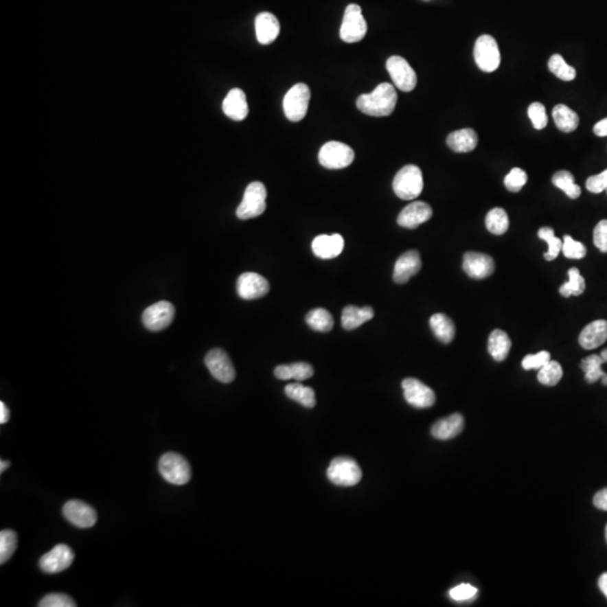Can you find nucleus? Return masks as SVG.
<instances>
[{
    "mask_svg": "<svg viewBox=\"0 0 607 607\" xmlns=\"http://www.w3.org/2000/svg\"><path fill=\"white\" fill-rule=\"evenodd\" d=\"M397 104V93L393 84L384 82L372 93H363L356 100V107L363 114L384 117L393 114Z\"/></svg>",
    "mask_w": 607,
    "mask_h": 607,
    "instance_id": "1",
    "label": "nucleus"
},
{
    "mask_svg": "<svg viewBox=\"0 0 607 607\" xmlns=\"http://www.w3.org/2000/svg\"><path fill=\"white\" fill-rule=\"evenodd\" d=\"M423 174L417 165H409L402 168L393 178V190L397 197L412 201L423 192Z\"/></svg>",
    "mask_w": 607,
    "mask_h": 607,
    "instance_id": "2",
    "label": "nucleus"
},
{
    "mask_svg": "<svg viewBox=\"0 0 607 607\" xmlns=\"http://www.w3.org/2000/svg\"><path fill=\"white\" fill-rule=\"evenodd\" d=\"M159 471L168 483L174 486L186 485L192 478V468L187 459L179 453H168L159 461Z\"/></svg>",
    "mask_w": 607,
    "mask_h": 607,
    "instance_id": "3",
    "label": "nucleus"
},
{
    "mask_svg": "<svg viewBox=\"0 0 607 607\" xmlns=\"http://www.w3.org/2000/svg\"><path fill=\"white\" fill-rule=\"evenodd\" d=\"M326 474L332 483L342 487L356 486L363 478V471L359 465L350 457L333 459Z\"/></svg>",
    "mask_w": 607,
    "mask_h": 607,
    "instance_id": "4",
    "label": "nucleus"
},
{
    "mask_svg": "<svg viewBox=\"0 0 607 607\" xmlns=\"http://www.w3.org/2000/svg\"><path fill=\"white\" fill-rule=\"evenodd\" d=\"M266 190L264 183L254 181L244 192L241 204L236 209L240 220H251L264 214L266 208Z\"/></svg>",
    "mask_w": 607,
    "mask_h": 607,
    "instance_id": "5",
    "label": "nucleus"
},
{
    "mask_svg": "<svg viewBox=\"0 0 607 607\" xmlns=\"http://www.w3.org/2000/svg\"><path fill=\"white\" fill-rule=\"evenodd\" d=\"M368 26L359 5L351 3L345 8L340 36L345 43H356L366 36Z\"/></svg>",
    "mask_w": 607,
    "mask_h": 607,
    "instance_id": "6",
    "label": "nucleus"
},
{
    "mask_svg": "<svg viewBox=\"0 0 607 607\" xmlns=\"http://www.w3.org/2000/svg\"><path fill=\"white\" fill-rule=\"evenodd\" d=\"M354 152L350 146L342 142L331 141L321 148L319 161L323 167L332 170L344 169L354 162Z\"/></svg>",
    "mask_w": 607,
    "mask_h": 607,
    "instance_id": "7",
    "label": "nucleus"
},
{
    "mask_svg": "<svg viewBox=\"0 0 607 607\" xmlns=\"http://www.w3.org/2000/svg\"><path fill=\"white\" fill-rule=\"evenodd\" d=\"M310 90L305 84L293 86L284 98V112L290 122H301L310 106Z\"/></svg>",
    "mask_w": 607,
    "mask_h": 607,
    "instance_id": "8",
    "label": "nucleus"
},
{
    "mask_svg": "<svg viewBox=\"0 0 607 607\" xmlns=\"http://www.w3.org/2000/svg\"><path fill=\"white\" fill-rule=\"evenodd\" d=\"M474 61L481 70L493 72L501 65L499 44L490 35H481L474 43Z\"/></svg>",
    "mask_w": 607,
    "mask_h": 607,
    "instance_id": "9",
    "label": "nucleus"
},
{
    "mask_svg": "<svg viewBox=\"0 0 607 607\" xmlns=\"http://www.w3.org/2000/svg\"><path fill=\"white\" fill-rule=\"evenodd\" d=\"M386 68L391 80L398 89L404 93H409L415 89L417 76L404 58L398 56H391L387 60Z\"/></svg>",
    "mask_w": 607,
    "mask_h": 607,
    "instance_id": "10",
    "label": "nucleus"
},
{
    "mask_svg": "<svg viewBox=\"0 0 607 607\" xmlns=\"http://www.w3.org/2000/svg\"><path fill=\"white\" fill-rule=\"evenodd\" d=\"M176 310L169 301H158L148 307L142 315V322L152 332L167 329L174 321Z\"/></svg>",
    "mask_w": 607,
    "mask_h": 607,
    "instance_id": "11",
    "label": "nucleus"
},
{
    "mask_svg": "<svg viewBox=\"0 0 607 607\" xmlns=\"http://www.w3.org/2000/svg\"><path fill=\"white\" fill-rule=\"evenodd\" d=\"M75 560V553L67 545H58L40 559V568L47 575H56L68 569Z\"/></svg>",
    "mask_w": 607,
    "mask_h": 607,
    "instance_id": "12",
    "label": "nucleus"
},
{
    "mask_svg": "<svg viewBox=\"0 0 607 607\" xmlns=\"http://www.w3.org/2000/svg\"><path fill=\"white\" fill-rule=\"evenodd\" d=\"M205 365L211 376L223 384H229L236 379V369L225 351L213 349L205 356Z\"/></svg>",
    "mask_w": 607,
    "mask_h": 607,
    "instance_id": "13",
    "label": "nucleus"
},
{
    "mask_svg": "<svg viewBox=\"0 0 607 607\" xmlns=\"http://www.w3.org/2000/svg\"><path fill=\"white\" fill-rule=\"evenodd\" d=\"M406 402L416 409H428L435 403V393L428 386L415 378H406L402 382Z\"/></svg>",
    "mask_w": 607,
    "mask_h": 607,
    "instance_id": "14",
    "label": "nucleus"
},
{
    "mask_svg": "<svg viewBox=\"0 0 607 607\" xmlns=\"http://www.w3.org/2000/svg\"><path fill=\"white\" fill-rule=\"evenodd\" d=\"M63 515L68 522L79 529H90L97 522V513L93 506L81 501H69L63 506Z\"/></svg>",
    "mask_w": 607,
    "mask_h": 607,
    "instance_id": "15",
    "label": "nucleus"
},
{
    "mask_svg": "<svg viewBox=\"0 0 607 607\" xmlns=\"http://www.w3.org/2000/svg\"><path fill=\"white\" fill-rule=\"evenodd\" d=\"M462 268L470 278L486 279L495 271V262L493 257L481 252H467L463 255Z\"/></svg>",
    "mask_w": 607,
    "mask_h": 607,
    "instance_id": "16",
    "label": "nucleus"
},
{
    "mask_svg": "<svg viewBox=\"0 0 607 607\" xmlns=\"http://www.w3.org/2000/svg\"><path fill=\"white\" fill-rule=\"evenodd\" d=\"M238 294L247 301L264 297L269 293V282L264 277L255 273H245L238 279Z\"/></svg>",
    "mask_w": 607,
    "mask_h": 607,
    "instance_id": "17",
    "label": "nucleus"
},
{
    "mask_svg": "<svg viewBox=\"0 0 607 607\" xmlns=\"http://www.w3.org/2000/svg\"><path fill=\"white\" fill-rule=\"evenodd\" d=\"M433 215L430 205L425 202H414L407 205L397 217V223L405 229H414L428 222Z\"/></svg>",
    "mask_w": 607,
    "mask_h": 607,
    "instance_id": "18",
    "label": "nucleus"
},
{
    "mask_svg": "<svg viewBox=\"0 0 607 607\" xmlns=\"http://www.w3.org/2000/svg\"><path fill=\"white\" fill-rule=\"evenodd\" d=\"M422 268L421 255L416 250H409L397 259L393 268V282L403 285L409 279L420 273Z\"/></svg>",
    "mask_w": 607,
    "mask_h": 607,
    "instance_id": "19",
    "label": "nucleus"
},
{
    "mask_svg": "<svg viewBox=\"0 0 607 607\" xmlns=\"http://www.w3.org/2000/svg\"><path fill=\"white\" fill-rule=\"evenodd\" d=\"M344 249V240L340 234L333 236H319L312 243V250L319 259H334L342 253Z\"/></svg>",
    "mask_w": 607,
    "mask_h": 607,
    "instance_id": "20",
    "label": "nucleus"
},
{
    "mask_svg": "<svg viewBox=\"0 0 607 607\" xmlns=\"http://www.w3.org/2000/svg\"><path fill=\"white\" fill-rule=\"evenodd\" d=\"M463 426H465L463 416L459 413H455L453 415L435 422L431 428V434L437 440H451L461 433Z\"/></svg>",
    "mask_w": 607,
    "mask_h": 607,
    "instance_id": "21",
    "label": "nucleus"
},
{
    "mask_svg": "<svg viewBox=\"0 0 607 607\" xmlns=\"http://www.w3.org/2000/svg\"><path fill=\"white\" fill-rule=\"evenodd\" d=\"M280 33V24L276 16L271 13L259 14L255 17V34L257 42L268 45L277 40Z\"/></svg>",
    "mask_w": 607,
    "mask_h": 607,
    "instance_id": "22",
    "label": "nucleus"
},
{
    "mask_svg": "<svg viewBox=\"0 0 607 607\" xmlns=\"http://www.w3.org/2000/svg\"><path fill=\"white\" fill-rule=\"evenodd\" d=\"M223 112L233 121H243L249 114V105L243 90L234 88L223 102Z\"/></svg>",
    "mask_w": 607,
    "mask_h": 607,
    "instance_id": "23",
    "label": "nucleus"
},
{
    "mask_svg": "<svg viewBox=\"0 0 607 607\" xmlns=\"http://www.w3.org/2000/svg\"><path fill=\"white\" fill-rule=\"evenodd\" d=\"M606 340L607 321L605 319H597L589 323L580 335V344L586 350L597 349L598 347L603 345Z\"/></svg>",
    "mask_w": 607,
    "mask_h": 607,
    "instance_id": "24",
    "label": "nucleus"
},
{
    "mask_svg": "<svg viewBox=\"0 0 607 607\" xmlns=\"http://www.w3.org/2000/svg\"><path fill=\"white\" fill-rule=\"evenodd\" d=\"M446 144L458 153L474 151L478 144V135L472 128L455 130L446 137Z\"/></svg>",
    "mask_w": 607,
    "mask_h": 607,
    "instance_id": "25",
    "label": "nucleus"
},
{
    "mask_svg": "<svg viewBox=\"0 0 607 607\" xmlns=\"http://www.w3.org/2000/svg\"><path fill=\"white\" fill-rule=\"evenodd\" d=\"M374 317H375V310L372 307H356L349 305L342 312V326L347 331H352L370 321Z\"/></svg>",
    "mask_w": 607,
    "mask_h": 607,
    "instance_id": "26",
    "label": "nucleus"
},
{
    "mask_svg": "<svg viewBox=\"0 0 607 607\" xmlns=\"http://www.w3.org/2000/svg\"><path fill=\"white\" fill-rule=\"evenodd\" d=\"M273 374L280 380L294 379V380L303 381L310 379L314 375V369L310 363H295L276 367Z\"/></svg>",
    "mask_w": 607,
    "mask_h": 607,
    "instance_id": "27",
    "label": "nucleus"
},
{
    "mask_svg": "<svg viewBox=\"0 0 607 607\" xmlns=\"http://www.w3.org/2000/svg\"><path fill=\"white\" fill-rule=\"evenodd\" d=\"M512 341L506 332L494 330L488 339V352L496 361H504L511 351Z\"/></svg>",
    "mask_w": 607,
    "mask_h": 607,
    "instance_id": "28",
    "label": "nucleus"
},
{
    "mask_svg": "<svg viewBox=\"0 0 607 607\" xmlns=\"http://www.w3.org/2000/svg\"><path fill=\"white\" fill-rule=\"evenodd\" d=\"M430 326L439 341L449 344L453 341L455 335V326L453 319L446 314L437 313L430 319Z\"/></svg>",
    "mask_w": 607,
    "mask_h": 607,
    "instance_id": "29",
    "label": "nucleus"
},
{
    "mask_svg": "<svg viewBox=\"0 0 607 607\" xmlns=\"http://www.w3.org/2000/svg\"><path fill=\"white\" fill-rule=\"evenodd\" d=\"M552 116H553L558 128L564 133L573 132L577 130V127L580 126L578 114L564 104L555 106V108L552 111Z\"/></svg>",
    "mask_w": 607,
    "mask_h": 607,
    "instance_id": "30",
    "label": "nucleus"
},
{
    "mask_svg": "<svg viewBox=\"0 0 607 607\" xmlns=\"http://www.w3.org/2000/svg\"><path fill=\"white\" fill-rule=\"evenodd\" d=\"M285 393L290 400L297 402L306 409H313L317 405L315 391L310 387L304 386L299 382L289 384L286 386Z\"/></svg>",
    "mask_w": 607,
    "mask_h": 607,
    "instance_id": "31",
    "label": "nucleus"
},
{
    "mask_svg": "<svg viewBox=\"0 0 607 607\" xmlns=\"http://www.w3.org/2000/svg\"><path fill=\"white\" fill-rule=\"evenodd\" d=\"M306 323L317 332H330L334 326V319L329 310L315 308L306 315Z\"/></svg>",
    "mask_w": 607,
    "mask_h": 607,
    "instance_id": "32",
    "label": "nucleus"
},
{
    "mask_svg": "<svg viewBox=\"0 0 607 607\" xmlns=\"http://www.w3.org/2000/svg\"><path fill=\"white\" fill-rule=\"evenodd\" d=\"M552 183L557 188L562 190L566 195L571 199L580 198L582 190L578 185L575 183V178L573 174L567 170H560L556 172L552 177Z\"/></svg>",
    "mask_w": 607,
    "mask_h": 607,
    "instance_id": "33",
    "label": "nucleus"
},
{
    "mask_svg": "<svg viewBox=\"0 0 607 607\" xmlns=\"http://www.w3.org/2000/svg\"><path fill=\"white\" fill-rule=\"evenodd\" d=\"M508 227H509V220L505 209L496 207L488 211L486 216V227L492 234L503 236L507 232Z\"/></svg>",
    "mask_w": 607,
    "mask_h": 607,
    "instance_id": "34",
    "label": "nucleus"
},
{
    "mask_svg": "<svg viewBox=\"0 0 607 607\" xmlns=\"http://www.w3.org/2000/svg\"><path fill=\"white\" fill-rule=\"evenodd\" d=\"M604 363L601 356L593 354L582 360L580 368L585 372V379L588 384H594L596 381L601 380L606 374L603 371L602 365Z\"/></svg>",
    "mask_w": 607,
    "mask_h": 607,
    "instance_id": "35",
    "label": "nucleus"
},
{
    "mask_svg": "<svg viewBox=\"0 0 607 607\" xmlns=\"http://www.w3.org/2000/svg\"><path fill=\"white\" fill-rule=\"evenodd\" d=\"M568 277H569L568 282L561 286L559 289L561 296L566 298L570 297V296H580L585 291L586 282L580 270L577 268H571L568 271Z\"/></svg>",
    "mask_w": 607,
    "mask_h": 607,
    "instance_id": "36",
    "label": "nucleus"
},
{
    "mask_svg": "<svg viewBox=\"0 0 607 607\" xmlns=\"http://www.w3.org/2000/svg\"><path fill=\"white\" fill-rule=\"evenodd\" d=\"M550 71L561 80L571 81L576 78V69L568 65L560 54H553L548 63Z\"/></svg>",
    "mask_w": 607,
    "mask_h": 607,
    "instance_id": "37",
    "label": "nucleus"
},
{
    "mask_svg": "<svg viewBox=\"0 0 607 607\" xmlns=\"http://www.w3.org/2000/svg\"><path fill=\"white\" fill-rule=\"evenodd\" d=\"M538 236L549 245L548 252L545 253V260L552 261L557 259L562 250V241L555 236V231L551 227H542L539 229Z\"/></svg>",
    "mask_w": 607,
    "mask_h": 607,
    "instance_id": "38",
    "label": "nucleus"
},
{
    "mask_svg": "<svg viewBox=\"0 0 607 607\" xmlns=\"http://www.w3.org/2000/svg\"><path fill=\"white\" fill-rule=\"evenodd\" d=\"M564 375L560 363L550 360L547 365L540 369L538 380L545 386H556Z\"/></svg>",
    "mask_w": 607,
    "mask_h": 607,
    "instance_id": "39",
    "label": "nucleus"
},
{
    "mask_svg": "<svg viewBox=\"0 0 607 607\" xmlns=\"http://www.w3.org/2000/svg\"><path fill=\"white\" fill-rule=\"evenodd\" d=\"M17 548V534L13 530L0 532V564L10 560Z\"/></svg>",
    "mask_w": 607,
    "mask_h": 607,
    "instance_id": "40",
    "label": "nucleus"
},
{
    "mask_svg": "<svg viewBox=\"0 0 607 607\" xmlns=\"http://www.w3.org/2000/svg\"><path fill=\"white\" fill-rule=\"evenodd\" d=\"M562 253L568 259H582L587 253L585 245L580 242L575 241L570 236H564L562 241Z\"/></svg>",
    "mask_w": 607,
    "mask_h": 607,
    "instance_id": "41",
    "label": "nucleus"
},
{
    "mask_svg": "<svg viewBox=\"0 0 607 607\" xmlns=\"http://www.w3.org/2000/svg\"><path fill=\"white\" fill-rule=\"evenodd\" d=\"M527 181V172L520 168H513L504 179L506 188L512 192H520Z\"/></svg>",
    "mask_w": 607,
    "mask_h": 607,
    "instance_id": "42",
    "label": "nucleus"
},
{
    "mask_svg": "<svg viewBox=\"0 0 607 607\" xmlns=\"http://www.w3.org/2000/svg\"><path fill=\"white\" fill-rule=\"evenodd\" d=\"M41 607H76L77 603L68 595L62 593H52L47 595L38 603Z\"/></svg>",
    "mask_w": 607,
    "mask_h": 607,
    "instance_id": "43",
    "label": "nucleus"
},
{
    "mask_svg": "<svg viewBox=\"0 0 607 607\" xmlns=\"http://www.w3.org/2000/svg\"><path fill=\"white\" fill-rule=\"evenodd\" d=\"M527 114L536 130H543L548 125V116L545 106L541 102H533L527 108Z\"/></svg>",
    "mask_w": 607,
    "mask_h": 607,
    "instance_id": "44",
    "label": "nucleus"
},
{
    "mask_svg": "<svg viewBox=\"0 0 607 607\" xmlns=\"http://www.w3.org/2000/svg\"><path fill=\"white\" fill-rule=\"evenodd\" d=\"M551 360L548 351H540L539 354H529L522 361V367L525 370H540Z\"/></svg>",
    "mask_w": 607,
    "mask_h": 607,
    "instance_id": "45",
    "label": "nucleus"
},
{
    "mask_svg": "<svg viewBox=\"0 0 607 607\" xmlns=\"http://www.w3.org/2000/svg\"><path fill=\"white\" fill-rule=\"evenodd\" d=\"M478 589L470 584H461L451 589L450 597L455 602H467L474 599L477 596Z\"/></svg>",
    "mask_w": 607,
    "mask_h": 607,
    "instance_id": "46",
    "label": "nucleus"
},
{
    "mask_svg": "<svg viewBox=\"0 0 607 607\" xmlns=\"http://www.w3.org/2000/svg\"><path fill=\"white\" fill-rule=\"evenodd\" d=\"M586 188L593 194H601L607 190V169L601 174L591 176L586 181Z\"/></svg>",
    "mask_w": 607,
    "mask_h": 607,
    "instance_id": "47",
    "label": "nucleus"
},
{
    "mask_svg": "<svg viewBox=\"0 0 607 607\" xmlns=\"http://www.w3.org/2000/svg\"><path fill=\"white\" fill-rule=\"evenodd\" d=\"M594 244L603 253H607V220H602L594 229Z\"/></svg>",
    "mask_w": 607,
    "mask_h": 607,
    "instance_id": "48",
    "label": "nucleus"
},
{
    "mask_svg": "<svg viewBox=\"0 0 607 607\" xmlns=\"http://www.w3.org/2000/svg\"><path fill=\"white\" fill-rule=\"evenodd\" d=\"M593 502H594L595 507L601 509V511L607 512V488L597 492L594 496Z\"/></svg>",
    "mask_w": 607,
    "mask_h": 607,
    "instance_id": "49",
    "label": "nucleus"
},
{
    "mask_svg": "<svg viewBox=\"0 0 607 607\" xmlns=\"http://www.w3.org/2000/svg\"><path fill=\"white\" fill-rule=\"evenodd\" d=\"M593 130H594L595 135H597V137H607V117L597 122Z\"/></svg>",
    "mask_w": 607,
    "mask_h": 607,
    "instance_id": "50",
    "label": "nucleus"
},
{
    "mask_svg": "<svg viewBox=\"0 0 607 607\" xmlns=\"http://www.w3.org/2000/svg\"><path fill=\"white\" fill-rule=\"evenodd\" d=\"M10 409L7 407L6 404L0 402V423L5 424L10 421Z\"/></svg>",
    "mask_w": 607,
    "mask_h": 607,
    "instance_id": "51",
    "label": "nucleus"
},
{
    "mask_svg": "<svg viewBox=\"0 0 607 607\" xmlns=\"http://www.w3.org/2000/svg\"><path fill=\"white\" fill-rule=\"evenodd\" d=\"M598 587L601 589V592L605 595L607 598V573H603L598 580Z\"/></svg>",
    "mask_w": 607,
    "mask_h": 607,
    "instance_id": "52",
    "label": "nucleus"
},
{
    "mask_svg": "<svg viewBox=\"0 0 607 607\" xmlns=\"http://www.w3.org/2000/svg\"><path fill=\"white\" fill-rule=\"evenodd\" d=\"M10 461H7V460H1V461H0V472L3 474V471L7 470V469L10 468Z\"/></svg>",
    "mask_w": 607,
    "mask_h": 607,
    "instance_id": "53",
    "label": "nucleus"
},
{
    "mask_svg": "<svg viewBox=\"0 0 607 607\" xmlns=\"http://www.w3.org/2000/svg\"><path fill=\"white\" fill-rule=\"evenodd\" d=\"M599 356H601V358H602V359H603V361H604V363H607V349H605V350L602 351L601 354H599Z\"/></svg>",
    "mask_w": 607,
    "mask_h": 607,
    "instance_id": "54",
    "label": "nucleus"
},
{
    "mask_svg": "<svg viewBox=\"0 0 607 607\" xmlns=\"http://www.w3.org/2000/svg\"><path fill=\"white\" fill-rule=\"evenodd\" d=\"M601 380L602 384L604 385V386H607V374L604 376V377H603V378L601 379Z\"/></svg>",
    "mask_w": 607,
    "mask_h": 607,
    "instance_id": "55",
    "label": "nucleus"
},
{
    "mask_svg": "<svg viewBox=\"0 0 607 607\" xmlns=\"http://www.w3.org/2000/svg\"><path fill=\"white\" fill-rule=\"evenodd\" d=\"M605 538H606V542H607V524H606V527H605Z\"/></svg>",
    "mask_w": 607,
    "mask_h": 607,
    "instance_id": "56",
    "label": "nucleus"
},
{
    "mask_svg": "<svg viewBox=\"0 0 607 607\" xmlns=\"http://www.w3.org/2000/svg\"></svg>",
    "mask_w": 607,
    "mask_h": 607,
    "instance_id": "57",
    "label": "nucleus"
}]
</instances>
